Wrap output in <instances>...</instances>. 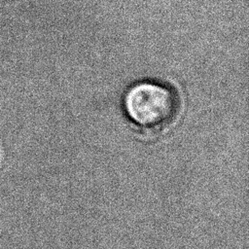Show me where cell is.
Listing matches in <instances>:
<instances>
[{
	"mask_svg": "<svg viewBox=\"0 0 249 249\" xmlns=\"http://www.w3.org/2000/svg\"><path fill=\"white\" fill-rule=\"evenodd\" d=\"M125 118L138 129L156 133L165 129L176 119L179 98L170 87L155 81L131 85L123 97Z\"/></svg>",
	"mask_w": 249,
	"mask_h": 249,
	"instance_id": "cell-1",
	"label": "cell"
}]
</instances>
